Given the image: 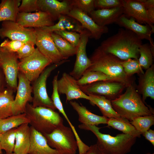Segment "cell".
Returning <instances> with one entry per match:
<instances>
[{
	"instance_id": "obj_1",
	"label": "cell",
	"mask_w": 154,
	"mask_h": 154,
	"mask_svg": "<svg viewBox=\"0 0 154 154\" xmlns=\"http://www.w3.org/2000/svg\"><path fill=\"white\" fill-rule=\"evenodd\" d=\"M142 40L132 31L121 28L117 33L103 40L99 46L103 50L111 53L120 59L138 60L139 49Z\"/></svg>"
},
{
	"instance_id": "obj_2",
	"label": "cell",
	"mask_w": 154,
	"mask_h": 154,
	"mask_svg": "<svg viewBox=\"0 0 154 154\" xmlns=\"http://www.w3.org/2000/svg\"><path fill=\"white\" fill-rule=\"evenodd\" d=\"M111 102L114 110L129 121L137 117L154 114L153 109L144 103L133 83L129 85L125 92Z\"/></svg>"
},
{
	"instance_id": "obj_3",
	"label": "cell",
	"mask_w": 154,
	"mask_h": 154,
	"mask_svg": "<svg viewBox=\"0 0 154 154\" xmlns=\"http://www.w3.org/2000/svg\"><path fill=\"white\" fill-rule=\"evenodd\" d=\"M78 127L91 131L97 139V144L105 154H126L129 152L137 137L122 133L115 136L104 134L99 131L100 128L94 125L81 124Z\"/></svg>"
},
{
	"instance_id": "obj_4",
	"label": "cell",
	"mask_w": 154,
	"mask_h": 154,
	"mask_svg": "<svg viewBox=\"0 0 154 154\" xmlns=\"http://www.w3.org/2000/svg\"><path fill=\"white\" fill-rule=\"evenodd\" d=\"M89 58L91 65L86 72L99 71L127 84L133 83L132 77L128 76L124 72L121 64L122 60L104 51L99 46L95 50Z\"/></svg>"
},
{
	"instance_id": "obj_5",
	"label": "cell",
	"mask_w": 154,
	"mask_h": 154,
	"mask_svg": "<svg viewBox=\"0 0 154 154\" xmlns=\"http://www.w3.org/2000/svg\"><path fill=\"white\" fill-rule=\"evenodd\" d=\"M25 113L29 119L31 127L42 135L51 133L63 124L59 114L50 108L33 107L28 102Z\"/></svg>"
},
{
	"instance_id": "obj_6",
	"label": "cell",
	"mask_w": 154,
	"mask_h": 154,
	"mask_svg": "<svg viewBox=\"0 0 154 154\" xmlns=\"http://www.w3.org/2000/svg\"><path fill=\"white\" fill-rule=\"evenodd\" d=\"M52 148L60 154H76L78 143L70 127L62 124L51 133L43 135Z\"/></svg>"
},
{
	"instance_id": "obj_7",
	"label": "cell",
	"mask_w": 154,
	"mask_h": 154,
	"mask_svg": "<svg viewBox=\"0 0 154 154\" xmlns=\"http://www.w3.org/2000/svg\"><path fill=\"white\" fill-rule=\"evenodd\" d=\"M69 61L68 59H64L57 63L53 64L47 67L33 82L32 86L33 96L31 104L33 107H44L54 110L56 109L51 98L47 94L46 81L52 71L63 64Z\"/></svg>"
},
{
	"instance_id": "obj_8",
	"label": "cell",
	"mask_w": 154,
	"mask_h": 154,
	"mask_svg": "<svg viewBox=\"0 0 154 154\" xmlns=\"http://www.w3.org/2000/svg\"><path fill=\"white\" fill-rule=\"evenodd\" d=\"M51 63V61L36 48L32 54L19 62V72L31 82H33Z\"/></svg>"
},
{
	"instance_id": "obj_9",
	"label": "cell",
	"mask_w": 154,
	"mask_h": 154,
	"mask_svg": "<svg viewBox=\"0 0 154 154\" xmlns=\"http://www.w3.org/2000/svg\"><path fill=\"white\" fill-rule=\"evenodd\" d=\"M129 85L116 81H102L80 87L87 95L102 96L112 101L121 94L123 90Z\"/></svg>"
},
{
	"instance_id": "obj_10",
	"label": "cell",
	"mask_w": 154,
	"mask_h": 154,
	"mask_svg": "<svg viewBox=\"0 0 154 154\" xmlns=\"http://www.w3.org/2000/svg\"><path fill=\"white\" fill-rule=\"evenodd\" d=\"M0 67L4 75L9 88L17 90L19 72L18 58L15 53L9 52L0 47Z\"/></svg>"
},
{
	"instance_id": "obj_11",
	"label": "cell",
	"mask_w": 154,
	"mask_h": 154,
	"mask_svg": "<svg viewBox=\"0 0 154 154\" xmlns=\"http://www.w3.org/2000/svg\"><path fill=\"white\" fill-rule=\"evenodd\" d=\"M0 37H7L11 40L19 41L25 43L35 44V29L25 27L15 22L3 21L0 29Z\"/></svg>"
},
{
	"instance_id": "obj_12",
	"label": "cell",
	"mask_w": 154,
	"mask_h": 154,
	"mask_svg": "<svg viewBox=\"0 0 154 154\" xmlns=\"http://www.w3.org/2000/svg\"><path fill=\"white\" fill-rule=\"evenodd\" d=\"M35 44L39 51L48 58L52 63H57L64 60L58 51L50 35L41 28H35Z\"/></svg>"
},
{
	"instance_id": "obj_13",
	"label": "cell",
	"mask_w": 154,
	"mask_h": 154,
	"mask_svg": "<svg viewBox=\"0 0 154 154\" xmlns=\"http://www.w3.org/2000/svg\"><path fill=\"white\" fill-rule=\"evenodd\" d=\"M18 83L16 96L13 100L12 110L13 115L25 113L27 104L32 102V86L31 82L22 73L19 72Z\"/></svg>"
},
{
	"instance_id": "obj_14",
	"label": "cell",
	"mask_w": 154,
	"mask_h": 154,
	"mask_svg": "<svg viewBox=\"0 0 154 154\" xmlns=\"http://www.w3.org/2000/svg\"><path fill=\"white\" fill-rule=\"evenodd\" d=\"M80 34V38L77 47L76 58L73 70L69 74L76 80L79 79L91 65L86 52V46L91 34L85 29Z\"/></svg>"
},
{
	"instance_id": "obj_15",
	"label": "cell",
	"mask_w": 154,
	"mask_h": 154,
	"mask_svg": "<svg viewBox=\"0 0 154 154\" xmlns=\"http://www.w3.org/2000/svg\"><path fill=\"white\" fill-rule=\"evenodd\" d=\"M76 80L69 74L63 73L61 77L57 81L59 94L66 95V102L80 98L89 101V96L81 90L77 83Z\"/></svg>"
},
{
	"instance_id": "obj_16",
	"label": "cell",
	"mask_w": 154,
	"mask_h": 154,
	"mask_svg": "<svg viewBox=\"0 0 154 154\" xmlns=\"http://www.w3.org/2000/svg\"><path fill=\"white\" fill-rule=\"evenodd\" d=\"M67 15L77 21L83 28L90 32V38L98 40L108 32L107 26L98 25L87 14L77 9L72 8Z\"/></svg>"
},
{
	"instance_id": "obj_17",
	"label": "cell",
	"mask_w": 154,
	"mask_h": 154,
	"mask_svg": "<svg viewBox=\"0 0 154 154\" xmlns=\"http://www.w3.org/2000/svg\"><path fill=\"white\" fill-rule=\"evenodd\" d=\"M54 21L46 12L39 11L35 13L19 12L16 22L26 28H41L54 24Z\"/></svg>"
},
{
	"instance_id": "obj_18",
	"label": "cell",
	"mask_w": 154,
	"mask_h": 154,
	"mask_svg": "<svg viewBox=\"0 0 154 154\" xmlns=\"http://www.w3.org/2000/svg\"><path fill=\"white\" fill-rule=\"evenodd\" d=\"M122 28L129 30L135 34L141 40H147L149 42L152 49L154 50V44L151 35L154 33L148 25H142L132 17L128 18L123 14L115 23Z\"/></svg>"
},
{
	"instance_id": "obj_19",
	"label": "cell",
	"mask_w": 154,
	"mask_h": 154,
	"mask_svg": "<svg viewBox=\"0 0 154 154\" xmlns=\"http://www.w3.org/2000/svg\"><path fill=\"white\" fill-rule=\"evenodd\" d=\"M123 14L140 24L148 25L154 32V26L148 19L146 9L139 0H123Z\"/></svg>"
},
{
	"instance_id": "obj_20",
	"label": "cell",
	"mask_w": 154,
	"mask_h": 154,
	"mask_svg": "<svg viewBox=\"0 0 154 154\" xmlns=\"http://www.w3.org/2000/svg\"><path fill=\"white\" fill-rule=\"evenodd\" d=\"M38 11L48 13L54 21L62 15H67L72 9L70 0H38Z\"/></svg>"
},
{
	"instance_id": "obj_21",
	"label": "cell",
	"mask_w": 154,
	"mask_h": 154,
	"mask_svg": "<svg viewBox=\"0 0 154 154\" xmlns=\"http://www.w3.org/2000/svg\"><path fill=\"white\" fill-rule=\"evenodd\" d=\"M123 14L122 7L109 9H98L90 13V17L99 26H106L115 23Z\"/></svg>"
},
{
	"instance_id": "obj_22",
	"label": "cell",
	"mask_w": 154,
	"mask_h": 154,
	"mask_svg": "<svg viewBox=\"0 0 154 154\" xmlns=\"http://www.w3.org/2000/svg\"><path fill=\"white\" fill-rule=\"evenodd\" d=\"M31 127L30 145L28 154H60L51 147L42 134Z\"/></svg>"
},
{
	"instance_id": "obj_23",
	"label": "cell",
	"mask_w": 154,
	"mask_h": 154,
	"mask_svg": "<svg viewBox=\"0 0 154 154\" xmlns=\"http://www.w3.org/2000/svg\"><path fill=\"white\" fill-rule=\"evenodd\" d=\"M137 90L142 95V99L145 102L147 97L154 99V65L152 64L143 74H140Z\"/></svg>"
},
{
	"instance_id": "obj_24",
	"label": "cell",
	"mask_w": 154,
	"mask_h": 154,
	"mask_svg": "<svg viewBox=\"0 0 154 154\" xmlns=\"http://www.w3.org/2000/svg\"><path fill=\"white\" fill-rule=\"evenodd\" d=\"M29 124L24 123L16 128L13 153L28 154L31 141V127Z\"/></svg>"
},
{
	"instance_id": "obj_25",
	"label": "cell",
	"mask_w": 154,
	"mask_h": 154,
	"mask_svg": "<svg viewBox=\"0 0 154 154\" xmlns=\"http://www.w3.org/2000/svg\"><path fill=\"white\" fill-rule=\"evenodd\" d=\"M58 19V23L53 25L41 28L50 33L59 31H69L76 32L80 34L85 29L79 22L67 15H60Z\"/></svg>"
},
{
	"instance_id": "obj_26",
	"label": "cell",
	"mask_w": 154,
	"mask_h": 154,
	"mask_svg": "<svg viewBox=\"0 0 154 154\" xmlns=\"http://www.w3.org/2000/svg\"><path fill=\"white\" fill-rule=\"evenodd\" d=\"M69 102L70 105L77 113L79 121L82 124L97 126L100 124L107 123L108 118L92 113L86 107L76 101Z\"/></svg>"
},
{
	"instance_id": "obj_27",
	"label": "cell",
	"mask_w": 154,
	"mask_h": 154,
	"mask_svg": "<svg viewBox=\"0 0 154 154\" xmlns=\"http://www.w3.org/2000/svg\"><path fill=\"white\" fill-rule=\"evenodd\" d=\"M88 95L90 97V103L93 105H96L99 108L103 116L108 118H113L121 120L129 121L122 118L114 110L111 100L102 96Z\"/></svg>"
},
{
	"instance_id": "obj_28",
	"label": "cell",
	"mask_w": 154,
	"mask_h": 154,
	"mask_svg": "<svg viewBox=\"0 0 154 154\" xmlns=\"http://www.w3.org/2000/svg\"><path fill=\"white\" fill-rule=\"evenodd\" d=\"M21 0H2L0 3V22H16Z\"/></svg>"
},
{
	"instance_id": "obj_29",
	"label": "cell",
	"mask_w": 154,
	"mask_h": 154,
	"mask_svg": "<svg viewBox=\"0 0 154 154\" xmlns=\"http://www.w3.org/2000/svg\"><path fill=\"white\" fill-rule=\"evenodd\" d=\"M13 92L9 88L3 89L0 92V120L13 115Z\"/></svg>"
},
{
	"instance_id": "obj_30",
	"label": "cell",
	"mask_w": 154,
	"mask_h": 154,
	"mask_svg": "<svg viewBox=\"0 0 154 154\" xmlns=\"http://www.w3.org/2000/svg\"><path fill=\"white\" fill-rule=\"evenodd\" d=\"M102 81H116L126 84L121 80L106 75L99 71H87L79 79L76 80L77 83L80 87Z\"/></svg>"
},
{
	"instance_id": "obj_31",
	"label": "cell",
	"mask_w": 154,
	"mask_h": 154,
	"mask_svg": "<svg viewBox=\"0 0 154 154\" xmlns=\"http://www.w3.org/2000/svg\"><path fill=\"white\" fill-rule=\"evenodd\" d=\"M50 35L58 51L64 59H68L76 54L77 48L54 32L50 33Z\"/></svg>"
},
{
	"instance_id": "obj_32",
	"label": "cell",
	"mask_w": 154,
	"mask_h": 154,
	"mask_svg": "<svg viewBox=\"0 0 154 154\" xmlns=\"http://www.w3.org/2000/svg\"><path fill=\"white\" fill-rule=\"evenodd\" d=\"M29 123V119L25 113L13 115L0 120V133H3L17 128L23 124Z\"/></svg>"
},
{
	"instance_id": "obj_33",
	"label": "cell",
	"mask_w": 154,
	"mask_h": 154,
	"mask_svg": "<svg viewBox=\"0 0 154 154\" xmlns=\"http://www.w3.org/2000/svg\"><path fill=\"white\" fill-rule=\"evenodd\" d=\"M106 124L108 127H112L122 132L123 133L136 137H140L142 134L128 121L121 120L111 118H108Z\"/></svg>"
},
{
	"instance_id": "obj_34",
	"label": "cell",
	"mask_w": 154,
	"mask_h": 154,
	"mask_svg": "<svg viewBox=\"0 0 154 154\" xmlns=\"http://www.w3.org/2000/svg\"><path fill=\"white\" fill-rule=\"evenodd\" d=\"M154 52L149 43L142 44L140 46L138 61L142 68L147 70L153 64Z\"/></svg>"
},
{
	"instance_id": "obj_35",
	"label": "cell",
	"mask_w": 154,
	"mask_h": 154,
	"mask_svg": "<svg viewBox=\"0 0 154 154\" xmlns=\"http://www.w3.org/2000/svg\"><path fill=\"white\" fill-rule=\"evenodd\" d=\"M13 128L1 134L0 140L2 149L6 154L13 153L15 140V129Z\"/></svg>"
},
{
	"instance_id": "obj_36",
	"label": "cell",
	"mask_w": 154,
	"mask_h": 154,
	"mask_svg": "<svg viewBox=\"0 0 154 154\" xmlns=\"http://www.w3.org/2000/svg\"><path fill=\"white\" fill-rule=\"evenodd\" d=\"M130 123L142 134L148 130L154 124V115L137 117L133 118Z\"/></svg>"
},
{
	"instance_id": "obj_37",
	"label": "cell",
	"mask_w": 154,
	"mask_h": 154,
	"mask_svg": "<svg viewBox=\"0 0 154 154\" xmlns=\"http://www.w3.org/2000/svg\"><path fill=\"white\" fill-rule=\"evenodd\" d=\"M121 64L124 72L128 77H132L135 74H143L144 73L138 60L130 58L122 60Z\"/></svg>"
},
{
	"instance_id": "obj_38",
	"label": "cell",
	"mask_w": 154,
	"mask_h": 154,
	"mask_svg": "<svg viewBox=\"0 0 154 154\" xmlns=\"http://www.w3.org/2000/svg\"><path fill=\"white\" fill-rule=\"evenodd\" d=\"M72 8L79 9L88 14L94 10V0H70Z\"/></svg>"
},
{
	"instance_id": "obj_39",
	"label": "cell",
	"mask_w": 154,
	"mask_h": 154,
	"mask_svg": "<svg viewBox=\"0 0 154 154\" xmlns=\"http://www.w3.org/2000/svg\"><path fill=\"white\" fill-rule=\"evenodd\" d=\"M54 32L61 37L74 46L77 47L80 40V34L69 31H56Z\"/></svg>"
},
{
	"instance_id": "obj_40",
	"label": "cell",
	"mask_w": 154,
	"mask_h": 154,
	"mask_svg": "<svg viewBox=\"0 0 154 154\" xmlns=\"http://www.w3.org/2000/svg\"><path fill=\"white\" fill-rule=\"evenodd\" d=\"M123 0H94L95 8L98 9H109L123 7Z\"/></svg>"
},
{
	"instance_id": "obj_41",
	"label": "cell",
	"mask_w": 154,
	"mask_h": 154,
	"mask_svg": "<svg viewBox=\"0 0 154 154\" xmlns=\"http://www.w3.org/2000/svg\"><path fill=\"white\" fill-rule=\"evenodd\" d=\"M19 10V12L27 13L38 11V0H22Z\"/></svg>"
},
{
	"instance_id": "obj_42",
	"label": "cell",
	"mask_w": 154,
	"mask_h": 154,
	"mask_svg": "<svg viewBox=\"0 0 154 154\" xmlns=\"http://www.w3.org/2000/svg\"><path fill=\"white\" fill-rule=\"evenodd\" d=\"M25 43L16 40H5L0 44V47L7 50L16 53Z\"/></svg>"
},
{
	"instance_id": "obj_43",
	"label": "cell",
	"mask_w": 154,
	"mask_h": 154,
	"mask_svg": "<svg viewBox=\"0 0 154 154\" xmlns=\"http://www.w3.org/2000/svg\"><path fill=\"white\" fill-rule=\"evenodd\" d=\"M35 44L31 42L25 43L15 53L18 59L20 60L31 55L34 52Z\"/></svg>"
},
{
	"instance_id": "obj_44",
	"label": "cell",
	"mask_w": 154,
	"mask_h": 154,
	"mask_svg": "<svg viewBox=\"0 0 154 154\" xmlns=\"http://www.w3.org/2000/svg\"><path fill=\"white\" fill-rule=\"evenodd\" d=\"M84 154H105L99 148L97 144L91 145L88 150Z\"/></svg>"
},
{
	"instance_id": "obj_45",
	"label": "cell",
	"mask_w": 154,
	"mask_h": 154,
	"mask_svg": "<svg viewBox=\"0 0 154 154\" xmlns=\"http://www.w3.org/2000/svg\"><path fill=\"white\" fill-rule=\"evenodd\" d=\"M142 134L145 138L149 141L154 146V130L149 129L148 130L143 133Z\"/></svg>"
},
{
	"instance_id": "obj_46",
	"label": "cell",
	"mask_w": 154,
	"mask_h": 154,
	"mask_svg": "<svg viewBox=\"0 0 154 154\" xmlns=\"http://www.w3.org/2000/svg\"><path fill=\"white\" fill-rule=\"evenodd\" d=\"M146 10L150 8L154 7V0H139Z\"/></svg>"
},
{
	"instance_id": "obj_47",
	"label": "cell",
	"mask_w": 154,
	"mask_h": 154,
	"mask_svg": "<svg viewBox=\"0 0 154 154\" xmlns=\"http://www.w3.org/2000/svg\"><path fill=\"white\" fill-rule=\"evenodd\" d=\"M147 16L150 22L154 23V7H151L147 9Z\"/></svg>"
},
{
	"instance_id": "obj_48",
	"label": "cell",
	"mask_w": 154,
	"mask_h": 154,
	"mask_svg": "<svg viewBox=\"0 0 154 154\" xmlns=\"http://www.w3.org/2000/svg\"><path fill=\"white\" fill-rule=\"evenodd\" d=\"M4 81H5L4 75L0 67V92L3 89Z\"/></svg>"
},
{
	"instance_id": "obj_49",
	"label": "cell",
	"mask_w": 154,
	"mask_h": 154,
	"mask_svg": "<svg viewBox=\"0 0 154 154\" xmlns=\"http://www.w3.org/2000/svg\"><path fill=\"white\" fill-rule=\"evenodd\" d=\"M1 133H0V138L1 135ZM2 149L1 147L0 140V154H3L2 151Z\"/></svg>"
},
{
	"instance_id": "obj_50",
	"label": "cell",
	"mask_w": 154,
	"mask_h": 154,
	"mask_svg": "<svg viewBox=\"0 0 154 154\" xmlns=\"http://www.w3.org/2000/svg\"><path fill=\"white\" fill-rule=\"evenodd\" d=\"M146 154H154V153H147Z\"/></svg>"
},
{
	"instance_id": "obj_51",
	"label": "cell",
	"mask_w": 154,
	"mask_h": 154,
	"mask_svg": "<svg viewBox=\"0 0 154 154\" xmlns=\"http://www.w3.org/2000/svg\"><path fill=\"white\" fill-rule=\"evenodd\" d=\"M12 154H16V153H13Z\"/></svg>"
},
{
	"instance_id": "obj_52",
	"label": "cell",
	"mask_w": 154,
	"mask_h": 154,
	"mask_svg": "<svg viewBox=\"0 0 154 154\" xmlns=\"http://www.w3.org/2000/svg\"></svg>"
}]
</instances>
